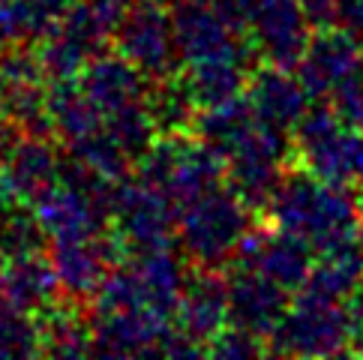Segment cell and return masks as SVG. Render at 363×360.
<instances>
[{
	"instance_id": "obj_1",
	"label": "cell",
	"mask_w": 363,
	"mask_h": 360,
	"mask_svg": "<svg viewBox=\"0 0 363 360\" xmlns=\"http://www.w3.org/2000/svg\"><path fill=\"white\" fill-rule=\"evenodd\" d=\"M264 213L270 225L306 240L315 255L357 243L363 228L357 196L345 186L324 184L297 162L289 165Z\"/></svg>"
},
{
	"instance_id": "obj_2",
	"label": "cell",
	"mask_w": 363,
	"mask_h": 360,
	"mask_svg": "<svg viewBox=\"0 0 363 360\" xmlns=\"http://www.w3.org/2000/svg\"><path fill=\"white\" fill-rule=\"evenodd\" d=\"M252 210L225 184L180 208L177 240L196 267L223 270L231 264L240 237L252 225Z\"/></svg>"
},
{
	"instance_id": "obj_3",
	"label": "cell",
	"mask_w": 363,
	"mask_h": 360,
	"mask_svg": "<svg viewBox=\"0 0 363 360\" xmlns=\"http://www.w3.org/2000/svg\"><path fill=\"white\" fill-rule=\"evenodd\" d=\"M270 354L279 357H336L352 354L345 303L318 298L313 291H294L291 306L267 339Z\"/></svg>"
},
{
	"instance_id": "obj_4",
	"label": "cell",
	"mask_w": 363,
	"mask_h": 360,
	"mask_svg": "<svg viewBox=\"0 0 363 360\" xmlns=\"http://www.w3.org/2000/svg\"><path fill=\"white\" fill-rule=\"evenodd\" d=\"M294 162L303 165L324 184H354V145L357 133L342 123L333 102L318 99L294 126Z\"/></svg>"
},
{
	"instance_id": "obj_5",
	"label": "cell",
	"mask_w": 363,
	"mask_h": 360,
	"mask_svg": "<svg viewBox=\"0 0 363 360\" xmlns=\"http://www.w3.org/2000/svg\"><path fill=\"white\" fill-rule=\"evenodd\" d=\"M180 208L162 189L135 180H118L111 204V220L118 225V237L123 240L126 252H150V249H172L177 235Z\"/></svg>"
},
{
	"instance_id": "obj_6",
	"label": "cell",
	"mask_w": 363,
	"mask_h": 360,
	"mask_svg": "<svg viewBox=\"0 0 363 360\" xmlns=\"http://www.w3.org/2000/svg\"><path fill=\"white\" fill-rule=\"evenodd\" d=\"M114 45L133 67L150 81L172 79L177 72L180 51L174 40V21L162 0H133L114 30Z\"/></svg>"
},
{
	"instance_id": "obj_7",
	"label": "cell",
	"mask_w": 363,
	"mask_h": 360,
	"mask_svg": "<svg viewBox=\"0 0 363 360\" xmlns=\"http://www.w3.org/2000/svg\"><path fill=\"white\" fill-rule=\"evenodd\" d=\"M315 249L297 235H289L270 223H255L240 237L231 267H255L264 276L279 282L291 294L313 274Z\"/></svg>"
},
{
	"instance_id": "obj_8",
	"label": "cell",
	"mask_w": 363,
	"mask_h": 360,
	"mask_svg": "<svg viewBox=\"0 0 363 360\" xmlns=\"http://www.w3.org/2000/svg\"><path fill=\"white\" fill-rule=\"evenodd\" d=\"M174 40L184 63H201L216 57H235L243 63L258 60V51L250 36H235L228 24L216 16V9L207 0H177L172 6Z\"/></svg>"
},
{
	"instance_id": "obj_9",
	"label": "cell",
	"mask_w": 363,
	"mask_h": 360,
	"mask_svg": "<svg viewBox=\"0 0 363 360\" xmlns=\"http://www.w3.org/2000/svg\"><path fill=\"white\" fill-rule=\"evenodd\" d=\"M363 69V43L340 24L315 28L303 60L297 63V79L306 87L313 102L333 99L345 81H352Z\"/></svg>"
},
{
	"instance_id": "obj_10",
	"label": "cell",
	"mask_w": 363,
	"mask_h": 360,
	"mask_svg": "<svg viewBox=\"0 0 363 360\" xmlns=\"http://www.w3.org/2000/svg\"><path fill=\"white\" fill-rule=\"evenodd\" d=\"M313 33L315 24L309 21L301 0H255L250 40L258 51V60L297 69Z\"/></svg>"
},
{
	"instance_id": "obj_11",
	"label": "cell",
	"mask_w": 363,
	"mask_h": 360,
	"mask_svg": "<svg viewBox=\"0 0 363 360\" xmlns=\"http://www.w3.org/2000/svg\"><path fill=\"white\" fill-rule=\"evenodd\" d=\"M228 279V325L243 327L264 342L291 306V291L255 267H231Z\"/></svg>"
},
{
	"instance_id": "obj_12",
	"label": "cell",
	"mask_w": 363,
	"mask_h": 360,
	"mask_svg": "<svg viewBox=\"0 0 363 360\" xmlns=\"http://www.w3.org/2000/svg\"><path fill=\"white\" fill-rule=\"evenodd\" d=\"M123 252L126 247L121 237L96 235L84 240H60L51 252V264L57 270L60 288L72 294L75 300H87L96 298L99 286L114 270V264L121 261Z\"/></svg>"
},
{
	"instance_id": "obj_13",
	"label": "cell",
	"mask_w": 363,
	"mask_h": 360,
	"mask_svg": "<svg viewBox=\"0 0 363 360\" xmlns=\"http://www.w3.org/2000/svg\"><path fill=\"white\" fill-rule=\"evenodd\" d=\"M174 327L196 339L201 349L223 327H228V279L213 267H196L186 274V286L174 310Z\"/></svg>"
},
{
	"instance_id": "obj_14",
	"label": "cell",
	"mask_w": 363,
	"mask_h": 360,
	"mask_svg": "<svg viewBox=\"0 0 363 360\" xmlns=\"http://www.w3.org/2000/svg\"><path fill=\"white\" fill-rule=\"evenodd\" d=\"M246 99H250L258 120L274 123L289 133H294L297 120L313 106V99H309L306 87L297 79V72L274 67V63H262V67H255L250 72Z\"/></svg>"
},
{
	"instance_id": "obj_15",
	"label": "cell",
	"mask_w": 363,
	"mask_h": 360,
	"mask_svg": "<svg viewBox=\"0 0 363 360\" xmlns=\"http://www.w3.org/2000/svg\"><path fill=\"white\" fill-rule=\"evenodd\" d=\"M36 213L48 231V237L60 240H84L102 235V228L111 220L108 210L99 201H94L84 192L72 189L67 184H55L45 196L36 201Z\"/></svg>"
},
{
	"instance_id": "obj_16",
	"label": "cell",
	"mask_w": 363,
	"mask_h": 360,
	"mask_svg": "<svg viewBox=\"0 0 363 360\" xmlns=\"http://www.w3.org/2000/svg\"><path fill=\"white\" fill-rule=\"evenodd\" d=\"M79 84L102 114H111L133 102H145L153 81L123 55H96L84 67Z\"/></svg>"
},
{
	"instance_id": "obj_17",
	"label": "cell",
	"mask_w": 363,
	"mask_h": 360,
	"mask_svg": "<svg viewBox=\"0 0 363 360\" xmlns=\"http://www.w3.org/2000/svg\"><path fill=\"white\" fill-rule=\"evenodd\" d=\"M57 288V270L51 261L43 259V252L6 259L0 267V298L24 313H43L55 300Z\"/></svg>"
},
{
	"instance_id": "obj_18",
	"label": "cell",
	"mask_w": 363,
	"mask_h": 360,
	"mask_svg": "<svg viewBox=\"0 0 363 360\" xmlns=\"http://www.w3.org/2000/svg\"><path fill=\"white\" fill-rule=\"evenodd\" d=\"M252 67L235 57H216L201 63H186V72H177L180 84L196 102V108H213L246 94Z\"/></svg>"
},
{
	"instance_id": "obj_19",
	"label": "cell",
	"mask_w": 363,
	"mask_h": 360,
	"mask_svg": "<svg viewBox=\"0 0 363 360\" xmlns=\"http://www.w3.org/2000/svg\"><path fill=\"white\" fill-rule=\"evenodd\" d=\"M4 171L9 177V186L16 192V198L36 204L57 184L60 159L55 157V150L45 145L43 135H33L12 147V153L4 162Z\"/></svg>"
},
{
	"instance_id": "obj_20",
	"label": "cell",
	"mask_w": 363,
	"mask_h": 360,
	"mask_svg": "<svg viewBox=\"0 0 363 360\" xmlns=\"http://www.w3.org/2000/svg\"><path fill=\"white\" fill-rule=\"evenodd\" d=\"M255 123H258V118L243 94L238 99L223 102V106L201 108L196 114V123H192V133H196V138H201L207 147H213L223 159H228L231 153L250 138Z\"/></svg>"
},
{
	"instance_id": "obj_21",
	"label": "cell",
	"mask_w": 363,
	"mask_h": 360,
	"mask_svg": "<svg viewBox=\"0 0 363 360\" xmlns=\"http://www.w3.org/2000/svg\"><path fill=\"white\" fill-rule=\"evenodd\" d=\"M360 286H363L360 243H348V247L321 252L318 261L313 264V274H309V279L303 282L301 288L318 294V298L345 303ZM301 288H297V291H301Z\"/></svg>"
},
{
	"instance_id": "obj_22",
	"label": "cell",
	"mask_w": 363,
	"mask_h": 360,
	"mask_svg": "<svg viewBox=\"0 0 363 360\" xmlns=\"http://www.w3.org/2000/svg\"><path fill=\"white\" fill-rule=\"evenodd\" d=\"M48 114L55 133H60L69 145L102 126V111L87 99L82 84H69V79L55 81V87L48 90Z\"/></svg>"
},
{
	"instance_id": "obj_23",
	"label": "cell",
	"mask_w": 363,
	"mask_h": 360,
	"mask_svg": "<svg viewBox=\"0 0 363 360\" xmlns=\"http://www.w3.org/2000/svg\"><path fill=\"white\" fill-rule=\"evenodd\" d=\"M102 126H106L108 135L118 141L133 162H138L145 157V153L153 147V141L160 138L157 123H153L150 111H147V102H133V106L106 114V123Z\"/></svg>"
},
{
	"instance_id": "obj_24",
	"label": "cell",
	"mask_w": 363,
	"mask_h": 360,
	"mask_svg": "<svg viewBox=\"0 0 363 360\" xmlns=\"http://www.w3.org/2000/svg\"><path fill=\"white\" fill-rule=\"evenodd\" d=\"M43 325H40V339H43V351L48 354H87L94 351V339L90 330L79 321V315H72L69 310L60 306H45L43 310Z\"/></svg>"
},
{
	"instance_id": "obj_25",
	"label": "cell",
	"mask_w": 363,
	"mask_h": 360,
	"mask_svg": "<svg viewBox=\"0 0 363 360\" xmlns=\"http://www.w3.org/2000/svg\"><path fill=\"white\" fill-rule=\"evenodd\" d=\"M48 231L36 210H16L9 208L0 213V252L4 259H21L45 249Z\"/></svg>"
},
{
	"instance_id": "obj_26",
	"label": "cell",
	"mask_w": 363,
	"mask_h": 360,
	"mask_svg": "<svg viewBox=\"0 0 363 360\" xmlns=\"http://www.w3.org/2000/svg\"><path fill=\"white\" fill-rule=\"evenodd\" d=\"M30 313L12 306L0 298V357H21V354H40L43 339L40 327L28 318Z\"/></svg>"
},
{
	"instance_id": "obj_27",
	"label": "cell",
	"mask_w": 363,
	"mask_h": 360,
	"mask_svg": "<svg viewBox=\"0 0 363 360\" xmlns=\"http://www.w3.org/2000/svg\"><path fill=\"white\" fill-rule=\"evenodd\" d=\"M204 354L207 357H223V360H250V357L270 354V349H267V342L262 337H255V333L243 330V327L228 325L207 342Z\"/></svg>"
},
{
	"instance_id": "obj_28",
	"label": "cell",
	"mask_w": 363,
	"mask_h": 360,
	"mask_svg": "<svg viewBox=\"0 0 363 360\" xmlns=\"http://www.w3.org/2000/svg\"><path fill=\"white\" fill-rule=\"evenodd\" d=\"M330 102H333V108L340 111V118L348 130L363 133V69L352 81H345L340 90H336Z\"/></svg>"
},
{
	"instance_id": "obj_29",
	"label": "cell",
	"mask_w": 363,
	"mask_h": 360,
	"mask_svg": "<svg viewBox=\"0 0 363 360\" xmlns=\"http://www.w3.org/2000/svg\"><path fill=\"white\" fill-rule=\"evenodd\" d=\"M216 16L228 24V30L235 36H250L252 30V16H255V0H207Z\"/></svg>"
},
{
	"instance_id": "obj_30",
	"label": "cell",
	"mask_w": 363,
	"mask_h": 360,
	"mask_svg": "<svg viewBox=\"0 0 363 360\" xmlns=\"http://www.w3.org/2000/svg\"><path fill=\"white\" fill-rule=\"evenodd\" d=\"M348 330H352V354H363V286L345 300Z\"/></svg>"
},
{
	"instance_id": "obj_31",
	"label": "cell",
	"mask_w": 363,
	"mask_h": 360,
	"mask_svg": "<svg viewBox=\"0 0 363 360\" xmlns=\"http://www.w3.org/2000/svg\"><path fill=\"white\" fill-rule=\"evenodd\" d=\"M336 24L345 28L348 33H354L363 43V0H340V6H336Z\"/></svg>"
},
{
	"instance_id": "obj_32",
	"label": "cell",
	"mask_w": 363,
	"mask_h": 360,
	"mask_svg": "<svg viewBox=\"0 0 363 360\" xmlns=\"http://www.w3.org/2000/svg\"><path fill=\"white\" fill-rule=\"evenodd\" d=\"M0 169H4V165H0ZM12 204H16V192H12V186H9L6 171H0V213L9 210Z\"/></svg>"
},
{
	"instance_id": "obj_33",
	"label": "cell",
	"mask_w": 363,
	"mask_h": 360,
	"mask_svg": "<svg viewBox=\"0 0 363 360\" xmlns=\"http://www.w3.org/2000/svg\"><path fill=\"white\" fill-rule=\"evenodd\" d=\"M354 184L363 186V133H357V145H354Z\"/></svg>"
},
{
	"instance_id": "obj_34",
	"label": "cell",
	"mask_w": 363,
	"mask_h": 360,
	"mask_svg": "<svg viewBox=\"0 0 363 360\" xmlns=\"http://www.w3.org/2000/svg\"><path fill=\"white\" fill-rule=\"evenodd\" d=\"M357 243H360V255H363V228H360V237H357Z\"/></svg>"
},
{
	"instance_id": "obj_35",
	"label": "cell",
	"mask_w": 363,
	"mask_h": 360,
	"mask_svg": "<svg viewBox=\"0 0 363 360\" xmlns=\"http://www.w3.org/2000/svg\"><path fill=\"white\" fill-rule=\"evenodd\" d=\"M4 261H6V259H4V252H0V267H4Z\"/></svg>"
},
{
	"instance_id": "obj_36",
	"label": "cell",
	"mask_w": 363,
	"mask_h": 360,
	"mask_svg": "<svg viewBox=\"0 0 363 360\" xmlns=\"http://www.w3.org/2000/svg\"><path fill=\"white\" fill-rule=\"evenodd\" d=\"M162 4H177V0H162Z\"/></svg>"
},
{
	"instance_id": "obj_37",
	"label": "cell",
	"mask_w": 363,
	"mask_h": 360,
	"mask_svg": "<svg viewBox=\"0 0 363 360\" xmlns=\"http://www.w3.org/2000/svg\"><path fill=\"white\" fill-rule=\"evenodd\" d=\"M0 123H4V114H0Z\"/></svg>"
}]
</instances>
